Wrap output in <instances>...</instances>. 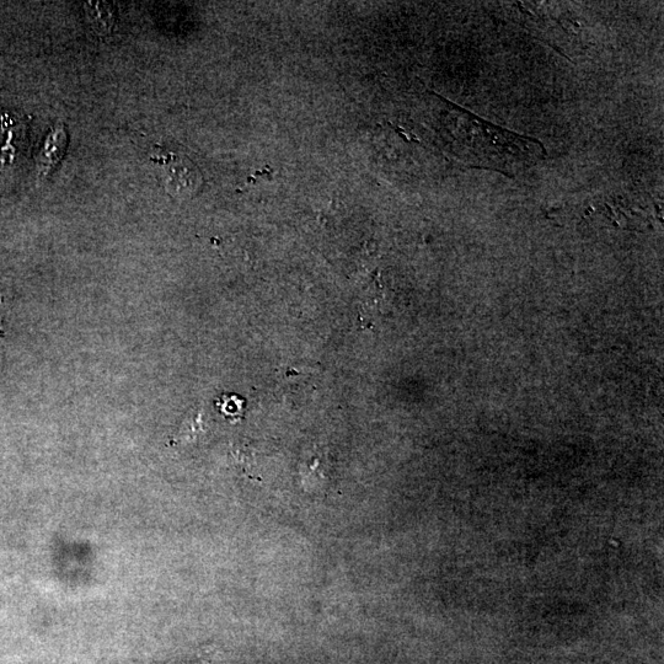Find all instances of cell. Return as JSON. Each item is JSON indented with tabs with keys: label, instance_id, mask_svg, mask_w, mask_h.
Here are the masks:
<instances>
[{
	"label": "cell",
	"instance_id": "obj_2",
	"mask_svg": "<svg viewBox=\"0 0 664 664\" xmlns=\"http://www.w3.org/2000/svg\"><path fill=\"white\" fill-rule=\"evenodd\" d=\"M151 162L160 171L164 190L175 197H190L202 186L201 171L185 154L165 151L151 157Z\"/></svg>",
	"mask_w": 664,
	"mask_h": 664
},
{
	"label": "cell",
	"instance_id": "obj_5",
	"mask_svg": "<svg viewBox=\"0 0 664 664\" xmlns=\"http://www.w3.org/2000/svg\"><path fill=\"white\" fill-rule=\"evenodd\" d=\"M0 336H2V328H0Z\"/></svg>",
	"mask_w": 664,
	"mask_h": 664
},
{
	"label": "cell",
	"instance_id": "obj_3",
	"mask_svg": "<svg viewBox=\"0 0 664 664\" xmlns=\"http://www.w3.org/2000/svg\"><path fill=\"white\" fill-rule=\"evenodd\" d=\"M67 147V133L63 127H57L51 132L40 155L39 169L42 176H46L53 166L60 162Z\"/></svg>",
	"mask_w": 664,
	"mask_h": 664
},
{
	"label": "cell",
	"instance_id": "obj_4",
	"mask_svg": "<svg viewBox=\"0 0 664 664\" xmlns=\"http://www.w3.org/2000/svg\"><path fill=\"white\" fill-rule=\"evenodd\" d=\"M88 18L93 29L99 34H107L112 30L115 24L114 12L109 4L106 3H88L85 4Z\"/></svg>",
	"mask_w": 664,
	"mask_h": 664
},
{
	"label": "cell",
	"instance_id": "obj_1",
	"mask_svg": "<svg viewBox=\"0 0 664 664\" xmlns=\"http://www.w3.org/2000/svg\"><path fill=\"white\" fill-rule=\"evenodd\" d=\"M447 122L455 154L470 165L507 173L527 168L544 157L538 141L491 125L457 106H449Z\"/></svg>",
	"mask_w": 664,
	"mask_h": 664
}]
</instances>
